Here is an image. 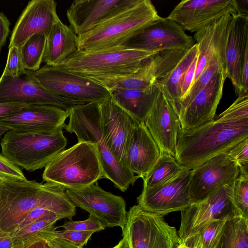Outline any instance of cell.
<instances>
[{"label": "cell", "instance_id": "obj_1", "mask_svg": "<svg viewBox=\"0 0 248 248\" xmlns=\"http://www.w3.org/2000/svg\"><path fill=\"white\" fill-rule=\"evenodd\" d=\"M247 138L248 93L243 92L216 119L191 129L181 128L175 158L182 166L192 170Z\"/></svg>", "mask_w": 248, "mask_h": 248}, {"label": "cell", "instance_id": "obj_2", "mask_svg": "<svg viewBox=\"0 0 248 248\" xmlns=\"http://www.w3.org/2000/svg\"><path fill=\"white\" fill-rule=\"evenodd\" d=\"M65 190L52 183L0 180V229L9 234L14 232L29 213L38 206L49 209L61 219L70 220L76 214V207Z\"/></svg>", "mask_w": 248, "mask_h": 248}, {"label": "cell", "instance_id": "obj_3", "mask_svg": "<svg viewBox=\"0 0 248 248\" xmlns=\"http://www.w3.org/2000/svg\"><path fill=\"white\" fill-rule=\"evenodd\" d=\"M160 16L150 0L133 1L78 36V50L95 52L122 46Z\"/></svg>", "mask_w": 248, "mask_h": 248}, {"label": "cell", "instance_id": "obj_4", "mask_svg": "<svg viewBox=\"0 0 248 248\" xmlns=\"http://www.w3.org/2000/svg\"><path fill=\"white\" fill-rule=\"evenodd\" d=\"M69 122L63 128L75 133L78 141L94 145L104 178L115 186L125 191L140 178L127 169L113 155L107 144L102 132L99 105L91 102L72 107L69 110Z\"/></svg>", "mask_w": 248, "mask_h": 248}, {"label": "cell", "instance_id": "obj_5", "mask_svg": "<svg viewBox=\"0 0 248 248\" xmlns=\"http://www.w3.org/2000/svg\"><path fill=\"white\" fill-rule=\"evenodd\" d=\"M42 178L46 182L58 184L67 189L96 183L104 176L94 145L78 141L47 164Z\"/></svg>", "mask_w": 248, "mask_h": 248}, {"label": "cell", "instance_id": "obj_6", "mask_svg": "<svg viewBox=\"0 0 248 248\" xmlns=\"http://www.w3.org/2000/svg\"><path fill=\"white\" fill-rule=\"evenodd\" d=\"M62 129L47 133L9 130L0 142L1 154L28 171L42 169L66 147Z\"/></svg>", "mask_w": 248, "mask_h": 248}, {"label": "cell", "instance_id": "obj_7", "mask_svg": "<svg viewBox=\"0 0 248 248\" xmlns=\"http://www.w3.org/2000/svg\"><path fill=\"white\" fill-rule=\"evenodd\" d=\"M156 53L123 46L92 52L78 50L61 67L83 76H122L134 73Z\"/></svg>", "mask_w": 248, "mask_h": 248}, {"label": "cell", "instance_id": "obj_8", "mask_svg": "<svg viewBox=\"0 0 248 248\" xmlns=\"http://www.w3.org/2000/svg\"><path fill=\"white\" fill-rule=\"evenodd\" d=\"M122 232L130 248H177L182 244L175 227L169 225L163 216L145 211L138 204L127 212Z\"/></svg>", "mask_w": 248, "mask_h": 248}, {"label": "cell", "instance_id": "obj_9", "mask_svg": "<svg viewBox=\"0 0 248 248\" xmlns=\"http://www.w3.org/2000/svg\"><path fill=\"white\" fill-rule=\"evenodd\" d=\"M28 72L44 89L65 98L86 103H100L110 97L109 91L103 86L61 66L46 64L36 71Z\"/></svg>", "mask_w": 248, "mask_h": 248}, {"label": "cell", "instance_id": "obj_10", "mask_svg": "<svg viewBox=\"0 0 248 248\" xmlns=\"http://www.w3.org/2000/svg\"><path fill=\"white\" fill-rule=\"evenodd\" d=\"M67 197L76 207H80L97 217L108 227L125 228L127 219L124 198L107 192L97 183L65 190Z\"/></svg>", "mask_w": 248, "mask_h": 248}, {"label": "cell", "instance_id": "obj_11", "mask_svg": "<svg viewBox=\"0 0 248 248\" xmlns=\"http://www.w3.org/2000/svg\"><path fill=\"white\" fill-rule=\"evenodd\" d=\"M233 182L181 212V224L177 232L182 243L214 220L238 217L231 200Z\"/></svg>", "mask_w": 248, "mask_h": 248}, {"label": "cell", "instance_id": "obj_12", "mask_svg": "<svg viewBox=\"0 0 248 248\" xmlns=\"http://www.w3.org/2000/svg\"><path fill=\"white\" fill-rule=\"evenodd\" d=\"M0 103L47 105L69 111L73 106L86 103L65 98L42 87L28 70L17 77H0Z\"/></svg>", "mask_w": 248, "mask_h": 248}, {"label": "cell", "instance_id": "obj_13", "mask_svg": "<svg viewBox=\"0 0 248 248\" xmlns=\"http://www.w3.org/2000/svg\"><path fill=\"white\" fill-rule=\"evenodd\" d=\"M239 170L236 161L226 153L218 154L191 170L188 192L192 204L234 181Z\"/></svg>", "mask_w": 248, "mask_h": 248}, {"label": "cell", "instance_id": "obj_14", "mask_svg": "<svg viewBox=\"0 0 248 248\" xmlns=\"http://www.w3.org/2000/svg\"><path fill=\"white\" fill-rule=\"evenodd\" d=\"M175 22L160 17L150 23L128 39L123 47L151 52L189 49L195 44Z\"/></svg>", "mask_w": 248, "mask_h": 248}, {"label": "cell", "instance_id": "obj_15", "mask_svg": "<svg viewBox=\"0 0 248 248\" xmlns=\"http://www.w3.org/2000/svg\"><path fill=\"white\" fill-rule=\"evenodd\" d=\"M191 171V170L185 168L163 184L143 188L137 197L138 205L145 211L162 216L184 211L192 204L188 192Z\"/></svg>", "mask_w": 248, "mask_h": 248}, {"label": "cell", "instance_id": "obj_16", "mask_svg": "<svg viewBox=\"0 0 248 248\" xmlns=\"http://www.w3.org/2000/svg\"><path fill=\"white\" fill-rule=\"evenodd\" d=\"M239 10L235 0H184L167 17L184 31L195 33L223 16Z\"/></svg>", "mask_w": 248, "mask_h": 248}, {"label": "cell", "instance_id": "obj_17", "mask_svg": "<svg viewBox=\"0 0 248 248\" xmlns=\"http://www.w3.org/2000/svg\"><path fill=\"white\" fill-rule=\"evenodd\" d=\"M226 78L225 68H220L192 99L179 107L182 129L194 128L214 120Z\"/></svg>", "mask_w": 248, "mask_h": 248}, {"label": "cell", "instance_id": "obj_18", "mask_svg": "<svg viewBox=\"0 0 248 248\" xmlns=\"http://www.w3.org/2000/svg\"><path fill=\"white\" fill-rule=\"evenodd\" d=\"M144 123L160 152L175 157L181 124L177 108L162 90L159 89Z\"/></svg>", "mask_w": 248, "mask_h": 248}, {"label": "cell", "instance_id": "obj_19", "mask_svg": "<svg viewBox=\"0 0 248 248\" xmlns=\"http://www.w3.org/2000/svg\"><path fill=\"white\" fill-rule=\"evenodd\" d=\"M69 111L47 105H29L0 119V124L18 132L47 133L62 129Z\"/></svg>", "mask_w": 248, "mask_h": 248}, {"label": "cell", "instance_id": "obj_20", "mask_svg": "<svg viewBox=\"0 0 248 248\" xmlns=\"http://www.w3.org/2000/svg\"><path fill=\"white\" fill-rule=\"evenodd\" d=\"M54 0L29 1L18 18L11 33L8 47L20 48L32 36L47 35L53 25L60 19Z\"/></svg>", "mask_w": 248, "mask_h": 248}, {"label": "cell", "instance_id": "obj_21", "mask_svg": "<svg viewBox=\"0 0 248 248\" xmlns=\"http://www.w3.org/2000/svg\"><path fill=\"white\" fill-rule=\"evenodd\" d=\"M248 52V14L240 10L232 15L225 51V70L237 95L243 93L242 70Z\"/></svg>", "mask_w": 248, "mask_h": 248}, {"label": "cell", "instance_id": "obj_22", "mask_svg": "<svg viewBox=\"0 0 248 248\" xmlns=\"http://www.w3.org/2000/svg\"><path fill=\"white\" fill-rule=\"evenodd\" d=\"M159 155V149L145 123H136L125 144L123 164L131 172L142 178Z\"/></svg>", "mask_w": 248, "mask_h": 248}, {"label": "cell", "instance_id": "obj_23", "mask_svg": "<svg viewBox=\"0 0 248 248\" xmlns=\"http://www.w3.org/2000/svg\"><path fill=\"white\" fill-rule=\"evenodd\" d=\"M133 0H75L66 11L69 27L78 36Z\"/></svg>", "mask_w": 248, "mask_h": 248}, {"label": "cell", "instance_id": "obj_24", "mask_svg": "<svg viewBox=\"0 0 248 248\" xmlns=\"http://www.w3.org/2000/svg\"><path fill=\"white\" fill-rule=\"evenodd\" d=\"M99 105L105 141L115 156L122 163L126 140L132 128L137 123L110 99Z\"/></svg>", "mask_w": 248, "mask_h": 248}, {"label": "cell", "instance_id": "obj_25", "mask_svg": "<svg viewBox=\"0 0 248 248\" xmlns=\"http://www.w3.org/2000/svg\"><path fill=\"white\" fill-rule=\"evenodd\" d=\"M232 16L231 14L225 15L195 33L193 39L197 45L198 55L193 84L214 56H218L225 60V46Z\"/></svg>", "mask_w": 248, "mask_h": 248}, {"label": "cell", "instance_id": "obj_26", "mask_svg": "<svg viewBox=\"0 0 248 248\" xmlns=\"http://www.w3.org/2000/svg\"><path fill=\"white\" fill-rule=\"evenodd\" d=\"M78 36L59 19L46 35L43 61L48 66H62L78 50Z\"/></svg>", "mask_w": 248, "mask_h": 248}, {"label": "cell", "instance_id": "obj_27", "mask_svg": "<svg viewBox=\"0 0 248 248\" xmlns=\"http://www.w3.org/2000/svg\"><path fill=\"white\" fill-rule=\"evenodd\" d=\"M158 91L159 88L151 92L117 88L109 91L110 99L139 124L146 120Z\"/></svg>", "mask_w": 248, "mask_h": 248}, {"label": "cell", "instance_id": "obj_28", "mask_svg": "<svg viewBox=\"0 0 248 248\" xmlns=\"http://www.w3.org/2000/svg\"><path fill=\"white\" fill-rule=\"evenodd\" d=\"M197 55L198 47L195 43L171 72L163 85L159 88L166 93L177 111L182 97V87L185 74Z\"/></svg>", "mask_w": 248, "mask_h": 248}, {"label": "cell", "instance_id": "obj_29", "mask_svg": "<svg viewBox=\"0 0 248 248\" xmlns=\"http://www.w3.org/2000/svg\"><path fill=\"white\" fill-rule=\"evenodd\" d=\"M184 169L174 156L160 152L156 162L142 178L143 188H152L163 184L178 175Z\"/></svg>", "mask_w": 248, "mask_h": 248}, {"label": "cell", "instance_id": "obj_30", "mask_svg": "<svg viewBox=\"0 0 248 248\" xmlns=\"http://www.w3.org/2000/svg\"><path fill=\"white\" fill-rule=\"evenodd\" d=\"M216 248H248V220L239 217L229 219Z\"/></svg>", "mask_w": 248, "mask_h": 248}, {"label": "cell", "instance_id": "obj_31", "mask_svg": "<svg viewBox=\"0 0 248 248\" xmlns=\"http://www.w3.org/2000/svg\"><path fill=\"white\" fill-rule=\"evenodd\" d=\"M230 218L213 220L198 233L182 244L189 248H216L224 226Z\"/></svg>", "mask_w": 248, "mask_h": 248}, {"label": "cell", "instance_id": "obj_32", "mask_svg": "<svg viewBox=\"0 0 248 248\" xmlns=\"http://www.w3.org/2000/svg\"><path fill=\"white\" fill-rule=\"evenodd\" d=\"M46 35L36 34L31 37L20 48L21 57L26 70H38L43 60L45 52Z\"/></svg>", "mask_w": 248, "mask_h": 248}, {"label": "cell", "instance_id": "obj_33", "mask_svg": "<svg viewBox=\"0 0 248 248\" xmlns=\"http://www.w3.org/2000/svg\"><path fill=\"white\" fill-rule=\"evenodd\" d=\"M61 219L56 213L49 212L35 221L9 234L16 245L22 244L25 247L40 233L53 227L55 222Z\"/></svg>", "mask_w": 248, "mask_h": 248}, {"label": "cell", "instance_id": "obj_34", "mask_svg": "<svg viewBox=\"0 0 248 248\" xmlns=\"http://www.w3.org/2000/svg\"><path fill=\"white\" fill-rule=\"evenodd\" d=\"M231 200L237 216L248 220V172L239 170L233 183Z\"/></svg>", "mask_w": 248, "mask_h": 248}, {"label": "cell", "instance_id": "obj_35", "mask_svg": "<svg viewBox=\"0 0 248 248\" xmlns=\"http://www.w3.org/2000/svg\"><path fill=\"white\" fill-rule=\"evenodd\" d=\"M225 68V60L218 56H214L202 70L186 96L181 100L179 107L192 99L209 81L216 71Z\"/></svg>", "mask_w": 248, "mask_h": 248}, {"label": "cell", "instance_id": "obj_36", "mask_svg": "<svg viewBox=\"0 0 248 248\" xmlns=\"http://www.w3.org/2000/svg\"><path fill=\"white\" fill-rule=\"evenodd\" d=\"M42 232L53 238L67 240L80 248L83 247L87 243L89 239L93 233L92 232H80L66 230L57 231L54 226Z\"/></svg>", "mask_w": 248, "mask_h": 248}, {"label": "cell", "instance_id": "obj_37", "mask_svg": "<svg viewBox=\"0 0 248 248\" xmlns=\"http://www.w3.org/2000/svg\"><path fill=\"white\" fill-rule=\"evenodd\" d=\"M64 230L92 232H94L103 230L106 226L97 217L90 215L89 218L84 220L74 221L70 220L61 226Z\"/></svg>", "mask_w": 248, "mask_h": 248}, {"label": "cell", "instance_id": "obj_38", "mask_svg": "<svg viewBox=\"0 0 248 248\" xmlns=\"http://www.w3.org/2000/svg\"><path fill=\"white\" fill-rule=\"evenodd\" d=\"M19 48L12 46L9 52L5 67L2 75L17 77L25 72Z\"/></svg>", "mask_w": 248, "mask_h": 248}, {"label": "cell", "instance_id": "obj_39", "mask_svg": "<svg viewBox=\"0 0 248 248\" xmlns=\"http://www.w3.org/2000/svg\"><path fill=\"white\" fill-rule=\"evenodd\" d=\"M27 179L19 167L0 153V180Z\"/></svg>", "mask_w": 248, "mask_h": 248}, {"label": "cell", "instance_id": "obj_40", "mask_svg": "<svg viewBox=\"0 0 248 248\" xmlns=\"http://www.w3.org/2000/svg\"><path fill=\"white\" fill-rule=\"evenodd\" d=\"M226 153L236 161L239 170L248 172V138L239 143Z\"/></svg>", "mask_w": 248, "mask_h": 248}, {"label": "cell", "instance_id": "obj_41", "mask_svg": "<svg viewBox=\"0 0 248 248\" xmlns=\"http://www.w3.org/2000/svg\"><path fill=\"white\" fill-rule=\"evenodd\" d=\"M37 238H42L46 241V248H79L80 247L67 240L50 237L43 232L38 234L32 241ZM31 241V242H32Z\"/></svg>", "mask_w": 248, "mask_h": 248}, {"label": "cell", "instance_id": "obj_42", "mask_svg": "<svg viewBox=\"0 0 248 248\" xmlns=\"http://www.w3.org/2000/svg\"><path fill=\"white\" fill-rule=\"evenodd\" d=\"M49 212H53L43 206H38L35 208L29 213L26 217L19 224L15 231L24 228L33 222L39 219Z\"/></svg>", "mask_w": 248, "mask_h": 248}, {"label": "cell", "instance_id": "obj_43", "mask_svg": "<svg viewBox=\"0 0 248 248\" xmlns=\"http://www.w3.org/2000/svg\"><path fill=\"white\" fill-rule=\"evenodd\" d=\"M197 56L193 61L186 71L182 84V97L181 100L186 96L191 88L195 76L197 67ZM180 104V103H179Z\"/></svg>", "mask_w": 248, "mask_h": 248}, {"label": "cell", "instance_id": "obj_44", "mask_svg": "<svg viewBox=\"0 0 248 248\" xmlns=\"http://www.w3.org/2000/svg\"><path fill=\"white\" fill-rule=\"evenodd\" d=\"M10 24L7 16L3 13L0 12V53L10 33Z\"/></svg>", "mask_w": 248, "mask_h": 248}, {"label": "cell", "instance_id": "obj_45", "mask_svg": "<svg viewBox=\"0 0 248 248\" xmlns=\"http://www.w3.org/2000/svg\"><path fill=\"white\" fill-rule=\"evenodd\" d=\"M28 105L19 103H0V119L10 115Z\"/></svg>", "mask_w": 248, "mask_h": 248}, {"label": "cell", "instance_id": "obj_46", "mask_svg": "<svg viewBox=\"0 0 248 248\" xmlns=\"http://www.w3.org/2000/svg\"><path fill=\"white\" fill-rule=\"evenodd\" d=\"M16 245L12 236L5 233L0 236V248H13Z\"/></svg>", "mask_w": 248, "mask_h": 248}, {"label": "cell", "instance_id": "obj_47", "mask_svg": "<svg viewBox=\"0 0 248 248\" xmlns=\"http://www.w3.org/2000/svg\"><path fill=\"white\" fill-rule=\"evenodd\" d=\"M24 248H46V241L42 238H37L25 246Z\"/></svg>", "mask_w": 248, "mask_h": 248}, {"label": "cell", "instance_id": "obj_48", "mask_svg": "<svg viewBox=\"0 0 248 248\" xmlns=\"http://www.w3.org/2000/svg\"><path fill=\"white\" fill-rule=\"evenodd\" d=\"M123 238L114 247L111 248H130L127 237L125 234H123ZM79 248H85L80 247Z\"/></svg>", "mask_w": 248, "mask_h": 248}, {"label": "cell", "instance_id": "obj_49", "mask_svg": "<svg viewBox=\"0 0 248 248\" xmlns=\"http://www.w3.org/2000/svg\"><path fill=\"white\" fill-rule=\"evenodd\" d=\"M9 130L8 128L0 124V138Z\"/></svg>", "mask_w": 248, "mask_h": 248}, {"label": "cell", "instance_id": "obj_50", "mask_svg": "<svg viewBox=\"0 0 248 248\" xmlns=\"http://www.w3.org/2000/svg\"><path fill=\"white\" fill-rule=\"evenodd\" d=\"M25 247L22 244H18L16 245L13 248H24Z\"/></svg>", "mask_w": 248, "mask_h": 248}, {"label": "cell", "instance_id": "obj_51", "mask_svg": "<svg viewBox=\"0 0 248 248\" xmlns=\"http://www.w3.org/2000/svg\"><path fill=\"white\" fill-rule=\"evenodd\" d=\"M177 248H189L186 246L183 245V244H181L179 247H178Z\"/></svg>", "mask_w": 248, "mask_h": 248}, {"label": "cell", "instance_id": "obj_52", "mask_svg": "<svg viewBox=\"0 0 248 248\" xmlns=\"http://www.w3.org/2000/svg\"><path fill=\"white\" fill-rule=\"evenodd\" d=\"M6 232H4L3 231H2V230L0 229V236H1L2 235L4 234Z\"/></svg>", "mask_w": 248, "mask_h": 248}, {"label": "cell", "instance_id": "obj_53", "mask_svg": "<svg viewBox=\"0 0 248 248\" xmlns=\"http://www.w3.org/2000/svg\"></svg>", "mask_w": 248, "mask_h": 248}]
</instances>
